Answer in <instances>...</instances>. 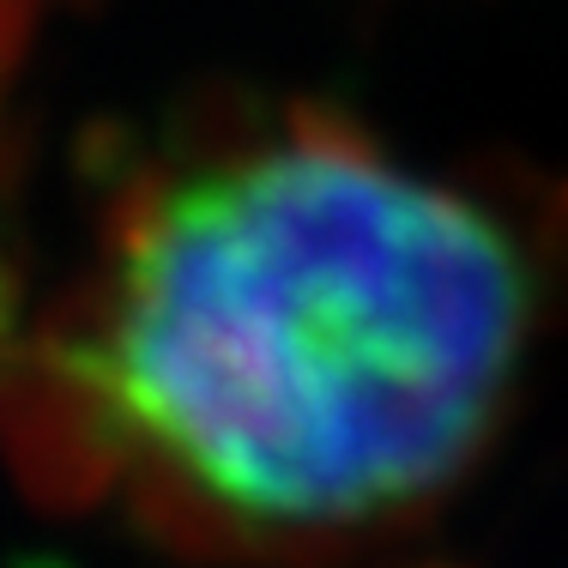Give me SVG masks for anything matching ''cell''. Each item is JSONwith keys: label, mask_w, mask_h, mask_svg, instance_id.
I'll use <instances>...</instances> for the list:
<instances>
[{"label": "cell", "mask_w": 568, "mask_h": 568, "mask_svg": "<svg viewBox=\"0 0 568 568\" xmlns=\"http://www.w3.org/2000/svg\"><path fill=\"white\" fill-rule=\"evenodd\" d=\"M538 321V254L490 200L339 115H248L115 187L19 394L73 490L303 562L478 466Z\"/></svg>", "instance_id": "cell-1"}]
</instances>
